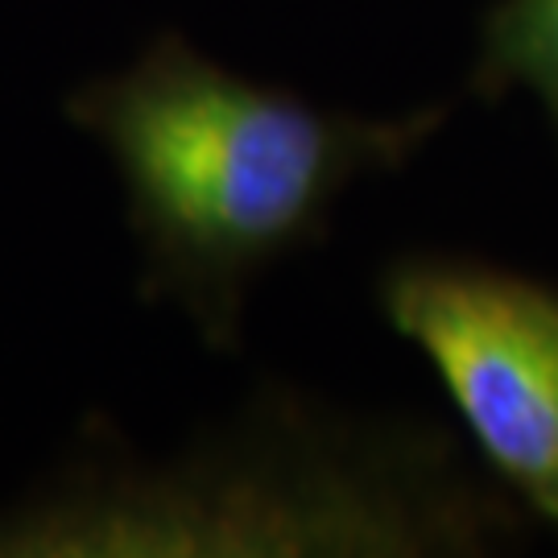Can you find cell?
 <instances>
[{
    "label": "cell",
    "instance_id": "3957f363",
    "mask_svg": "<svg viewBox=\"0 0 558 558\" xmlns=\"http://www.w3.org/2000/svg\"><path fill=\"white\" fill-rule=\"evenodd\" d=\"M530 87L558 133V0H497L480 21L472 92L500 100Z\"/></svg>",
    "mask_w": 558,
    "mask_h": 558
},
{
    "label": "cell",
    "instance_id": "7a4b0ae2",
    "mask_svg": "<svg viewBox=\"0 0 558 558\" xmlns=\"http://www.w3.org/2000/svg\"><path fill=\"white\" fill-rule=\"evenodd\" d=\"M385 323L435 364L493 476L558 534V286L476 257L405 253Z\"/></svg>",
    "mask_w": 558,
    "mask_h": 558
},
{
    "label": "cell",
    "instance_id": "6da1fadb",
    "mask_svg": "<svg viewBox=\"0 0 558 558\" xmlns=\"http://www.w3.org/2000/svg\"><path fill=\"white\" fill-rule=\"evenodd\" d=\"M66 117L117 161L145 294L182 302L211 348H232L248 286L319 244L339 195L401 170L447 108L398 120L327 112L161 34L129 71L80 87Z\"/></svg>",
    "mask_w": 558,
    "mask_h": 558
}]
</instances>
